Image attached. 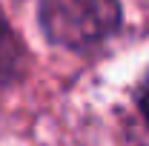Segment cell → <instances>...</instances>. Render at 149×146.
Instances as JSON below:
<instances>
[{
	"mask_svg": "<svg viewBox=\"0 0 149 146\" xmlns=\"http://www.w3.org/2000/svg\"><path fill=\"white\" fill-rule=\"evenodd\" d=\"M40 26L63 49H89L120 26L118 0H40Z\"/></svg>",
	"mask_w": 149,
	"mask_h": 146,
	"instance_id": "1",
	"label": "cell"
},
{
	"mask_svg": "<svg viewBox=\"0 0 149 146\" xmlns=\"http://www.w3.org/2000/svg\"><path fill=\"white\" fill-rule=\"evenodd\" d=\"M20 43L15 40V35L9 32L6 20L0 15V77H12L17 72V63H20Z\"/></svg>",
	"mask_w": 149,
	"mask_h": 146,
	"instance_id": "2",
	"label": "cell"
},
{
	"mask_svg": "<svg viewBox=\"0 0 149 146\" xmlns=\"http://www.w3.org/2000/svg\"><path fill=\"white\" fill-rule=\"evenodd\" d=\"M141 109H143V117L149 120V80L143 86V92H141Z\"/></svg>",
	"mask_w": 149,
	"mask_h": 146,
	"instance_id": "3",
	"label": "cell"
}]
</instances>
